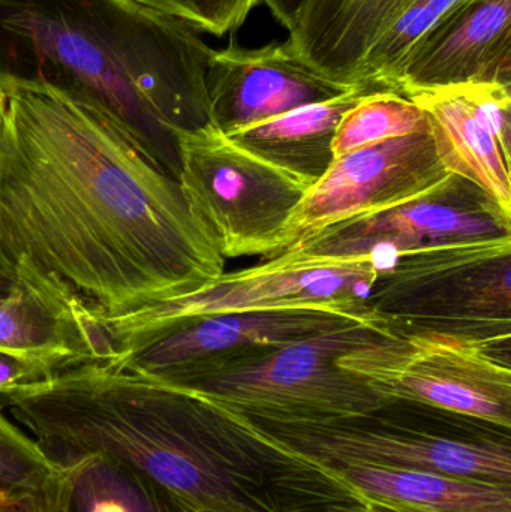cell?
<instances>
[{"mask_svg":"<svg viewBox=\"0 0 511 512\" xmlns=\"http://www.w3.org/2000/svg\"><path fill=\"white\" fill-rule=\"evenodd\" d=\"M428 132V117L416 102L401 93L378 90L344 114L333 140V156L341 158L363 147Z\"/></svg>","mask_w":511,"mask_h":512,"instance_id":"obj_22","label":"cell"},{"mask_svg":"<svg viewBox=\"0 0 511 512\" xmlns=\"http://www.w3.org/2000/svg\"><path fill=\"white\" fill-rule=\"evenodd\" d=\"M182 512H260L252 508L240 507V505L215 504V505H192L179 501Z\"/></svg>","mask_w":511,"mask_h":512,"instance_id":"obj_30","label":"cell"},{"mask_svg":"<svg viewBox=\"0 0 511 512\" xmlns=\"http://www.w3.org/2000/svg\"><path fill=\"white\" fill-rule=\"evenodd\" d=\"M60 469L99 456L192 505L293 512L323 471L194 391L86 361L0 396Z\"/></svg>","mask_w":511,"mask_h":512,"instance_id":"obj_2","label":"cell"},{"mask_svg":"<svg viewBox=\"0 0 511 512\" xmlns=\"http://www.w3.org/2000/svg\"><path fill=\"white\" fill-rule=\"evenodd\" d=\"M510 84L470 83L456 86L474 116L497 140L507 162L511 161Z\"/></svg>","mask_w":511,"mask_h":512,"instance_id":"obj_25","label":"cell"},{"mask_svg":"<svg viewBox=\"0 0 511 512\" xmlns=\"http://www.w3.org/2000/svg\"><path fill=\"white\" fill-rule=\"evenodd\" d=\"M248 421L330 469H420L511 484V429L419 403L387 400L366 414L324 421Z\"/></svg>","mask_w":511,"mask_h":512,"instance_id":"obj_4","label":"cell"},{"mask_svg":"<svg viewBox=\"0 0 511 512\" xmlns=\"http://www.w3.org/2000/svg\"><path fill=\"white\" fill-rule=\"evenodd\" d=\"M197 32L222 36L239 29L263 0H141Z\"/></svg>","mask_w":511,"mask_h":512,"instance_id":"obj_24","label":"cell"},{"mask_svg":"<svg viewBox=\"0 0 511 512\" xmlns=\"http://www.w3.org/2000/svg\"><path fill=\"white\" fill-rule=\"evenodd\" d=\"M407 96L425 111L444 168L482 189L511 215L510 162L458 89L423 90Z\"/></svg>","mask_w":511,"mask_h":512,"instance_id":"obj_17","label":"cell"},{"mask_svg":"<svg viewBox=\"0 0 511 512\" xmlns=\"http://www.w3.org/2000/svg\"><path fill=\"white\" fill-rule=\"evenodd\" d=\"M354 87L336 83L309 65L288 41L252 50H215L207 71L210 119L227 135Z\"/></svg>","mask_w":511,"mask_h":512,"instance_id":"obj_13","label":"cell"},{"mask_svg":"<svg viewBox=\"0 0 511 512\" xmlns=\"http://www.w3.org/2000/svg\"><path fill=\"white\" fill-rule=\"evenodd\" d=\"M470 83L511 86V0H465L408 53L393 92Z\"/></svg>","mask_w":511,"mask_h":512,"instance_id":"obj_14","label":"cell"},{"mask_svg":"<svg viewBox=\"0 0 511 512\" xmlns=\"http://www.w3.org/2000/svg\"><path fill=\"white\" fill-rule=\"evenodd\" d=\"M12 283H14V273H12L11 267L8 262L0 255V297L8 294L11 289Z\"/></svg>","mask_w":511,"mask_h":512,"instance_id":"obj_32","label":"cell"},{"mask_svg":"<svg viewBox=\"0 0 511 512\" xmlns=\"http://www.w3.org/2000/svg\"><path fill=\"white\" fill-rule=\"evenodd\" d=\"M338 364L383 399L511 429L510 342L438 333L383 336L341 355Z\"/></svg>","mask_w":511,"mask_h":512,"instance_id":"obj_8","label":"cell"},{"mask_svg":"<svg viewBox=\"0 0 511 512\" xmlns=\"http://www.w3.org/2000/svg\"><path fill=\"white\" fill-rule=\"evenodd\" d=\"M213 51L141 0H0V81L99 111L176 179L177 137L212 123Z\"/></svg>","mask_w":511,"mask_h":512,"instance_id":"obj_3","label":"cell"},{"mask_svg":"<svg viewBox=\"0 0 511 512\" xmlns=\"http://www.w3.org/2000/svg\"><path fill=\"white\" fill-rule=\"evenodd\" d=\"M357 321L377 319L323 306L186 316L113 337L107 361L176 384L252 349L288 345Z\"/></svg>","mask_w":511,"mask_h":512,"instance_id":"obj_10","label":"cell"},{"mask_svg":"<svg viewBox=\"0 0 511 512\" xmlns=\"http://www.w3.org/2000/svg\"><path fill=\"white\" fill-rule=\"evenodd\" d=\"M366 495L420 505L435 512H511V484L420 469H335Z\"/></svg>","mask_w":511,"mask_h":512,"instance_id":"obj_19","label":"cell"},{"mask_svg":"<svg viewBox=\"0 0 511 512\" xmlns=\"http://www.w3.org/2000/svg\"><path fill=\"white\" fill-rule=\"evenodd\" d=\"M387 265L372 254L321 255L297 249L221 274L191 294L156 301L98 324L108 342L147 325L212 313L323 306L375 319L366 300Z\"/></svg>","mask_w":511,"mask_h":512,"instance_id":"obj_9","label":"cell"},{"mask_svg":"<svg viewBox=\"0 0 511 512\" xmlns=\"http://www.w3.org/2000/svg\"><path fill=\"white\" fill-rule=\"evenodd\" d=\"M396 2L306 0L288 44L336 83L360 86V66Z\"/></svg>","mask_w":511,"mask_h":512,"instance_id":"obj_15","label":"cell"},{"mask_svg":"<svg viewBox=\"0 0 511 512\" xmlns=\"http://www.w3.org/2000/svg\"><path fill=\"white\" fill-rule=\"evenodd\" d=\"M377 321H357L288 345L237 355L176 382L252 421L302 423L366 414L387 402L338 358L378 337Z\"/></svg>","mask_w":511,"mask_h":512,"instance_id":"obj_5","label":"cell"},{"mask_svg":"<svg viewBox=\"0 0 511 512\" xmlns=\"http://www.w3.org/2000/svg\"><path fill=\"white\" fill-rule=\"evenodd\" d=\"M38 496L2 499L0 501V512H36Z\"/></svg>","mask_w":511,"mask_h":512,"instance_id":"obj_31","label":"cell"},{"mask_svg":"<svg viewBox=\"0 0 511 512\" xmlns=\"http://www.w3.org/2000/svg\"><path fill=\"white\" fill-rule=\"evenodd\" d=\"M392 336L511 342V237L438 243L393 256L368 300Z\"/></svg>","mask_w":511,"mask_h":512,"instance_id":"obj_6","label":"cell"},{"mask_svg":"<svg viewBox=\"0 0 511 512\" xmlns=\"http://www.w3.org/2000/svg\"><path fill=\"white\" fill-rule=\"evenodd\" d=\"M306 0H263L273 17L290 32L302 12Z\"/></svg>","mask_w":511,"mask_h":512,"instance_id":"obj_28","label":"cell"},{"mask_svg":"<svg viewBox=\"0 0 511 512\" xmlns=\"http://www.w3.org/2000/svg\"><path fill=\"white\" fill-rule=\"evenodd\" d=\"M50 361L0 349V396L59 373Z\"/></svg>","mask_w":511,"mask_h":512,"instance_id":"obj_26","label":"cell"},{"mask_svg":"<svg viewBox=\"0 0 511 512\" xmlns=\"http://www.w3.org/2000/svg\"><path fill=\"white\" fill-rule=\"evenodd\" d=\"M0 349L50 361L60 372L107 357L92 327L62 301L21 280L0 297Z\"/></svg>","mask_w":511,"mask_h":512,"instance_id":"obj_16","label":"cell"},{"mask_svg":"<svg viewBox=\"0 0 511 512\" xmlns=\"http://www.w3.org/2000/svg\"><path fill=\"white\" fill-rule=\"evenodd\" d=\"M179 180L189 209L225 259L273 258L308 180L249 152L213 123L177 137Z\"/></svg>","mask_w":511,"mask_h":512,"instance_id":"obj_7","label":"cell"},{"mask_svg":"<svg viewBox=\"0 0 511 512\" xmlns=\"http://www.w3.org/2000/svg\"><path fill=\"white\" fill-rule=\"evenodd\" d=\"M60 472L38 442L9 420L0 405V501L41 495Z\"/></svg>","mask_w":511,"mask_h":512,"instance_id":"obj_23","label":"cell"},{"mask_svg":"<svg viewBox=\"0 0 511 512\" xmlns=\"http://www.w3.org/2000/svg\"><path fill=\"white\" fill-rule=\"evenodd\" d=\"M3 102H5V87H3L2 81H0V119H2Z\"/></svg>","mask_w":511,"mask_h":512,"instance_id":"obj_33","label":"cell"},{"mask_svg":"<svg viewBox=\"0 0 511 512\" xmlns=\"http://www.w3.org/2000/svg\"><path fill=\"white\" fill-rule=\"evenodd\" d=\"M0 255L87 325L191 294L224 274L180 188L104 114L5 84Z\"/></svg>","mask_w":511,"mask_h":512,"instance_id":"obj_1","label":"cell"},{"mask_svg":"<svg viewBox=\"0 0 511 512\" xmlns=\"http://www.w3.org/2000/svg\"><path fill=\"white\" fill-rule=\"evenodd\" d=\"M501 237H511V215L482 189L453 176L432 194L338 225L299 249L321 255L372 254L390 261L423 246Z\"/></svg>","mask_w":511,"mask_h":512,"instance_id":"obj_12","label":"cell"},{"mask_svg":"<svg viewBox=\"0 0 511 512\" xmlns=\"http://www.w3.org/2000/svg\"><path fill=\"white\" fill-rule=\"evenodd\" d=\"M59 493L60 512H182L164 490L99 456L63 468Z\"/></svg>","mask_w":511,"mask_h":512,"instance_id":"obj_20","label":"cell"},{"mask_svg":"<svg viewBox=\"0 0 511 512\" xmlns=\"http://www.w3.org/2000/svg\"><path fill=\"white\" fill-rule=\"evenodd\" d=\"M299 512H435L420 505L408 502L395 501V499L381 498V496L362 495L348 501L335 502Z\"/></svg>","mask_w":511,"mask_h":512,"instance_id":"obj_27","label":"cell"},{"mask_svg":"<svg viewBox=\"0 0 511 512\" xmlns=\"http://www.w3.org/2000/svg\"><path fill=\"white\" fill-rule=\"evenodd\" d=\"M452 179L431 132L347 153L309 186L288 219L278 255L296 251L338 225L419 200Z\"/></svg>","mask_w":511,"mask_h":512,"instance_id":"obj_11","label":"cell"},{"mask_svg":"<svg viewBox=\"0 0 511 512\" xmlns=\"http://www.w3.org/2000/svg\"><path fill=\"white\" fill-rule=\"evenodd\" d=\"M62 474V472H60ZM59 478L36 499V512H60Z\"/></svg>","mask_w":511,"mask_h":512,"instance_id":"obj_29","label":"cell"},{"mask_svg":"<svg viewBox=\"0 0 511 512\" xmlns=\"http://www.w3.org/2000/svg\"><path fill=\"white\" fill-rule=\"evenodd\" d=\"M465 0H398L360 66L359 84L393 92V81L414 45Z\"/></svg>","mask_w":511,"mask_h":512,"instance_id":"obj_21","label":"cell"},{"mask_svg":"<svg viewBox=\"0 0 511 512\" xmlns=\"http://www.w3.org/2000/svg\"><path fill=\"white\" fill-rule=\"evenodd\" d=\"M378 90L383 89L362 84L344 95L296 108L228 137L270 164L315 183L335 161L333 140L344 114L363 96Z\"/></svg>","mask_w":511,"mask_h":512,"instance_id":"obj_18","label":"cell"}]
</instances>
